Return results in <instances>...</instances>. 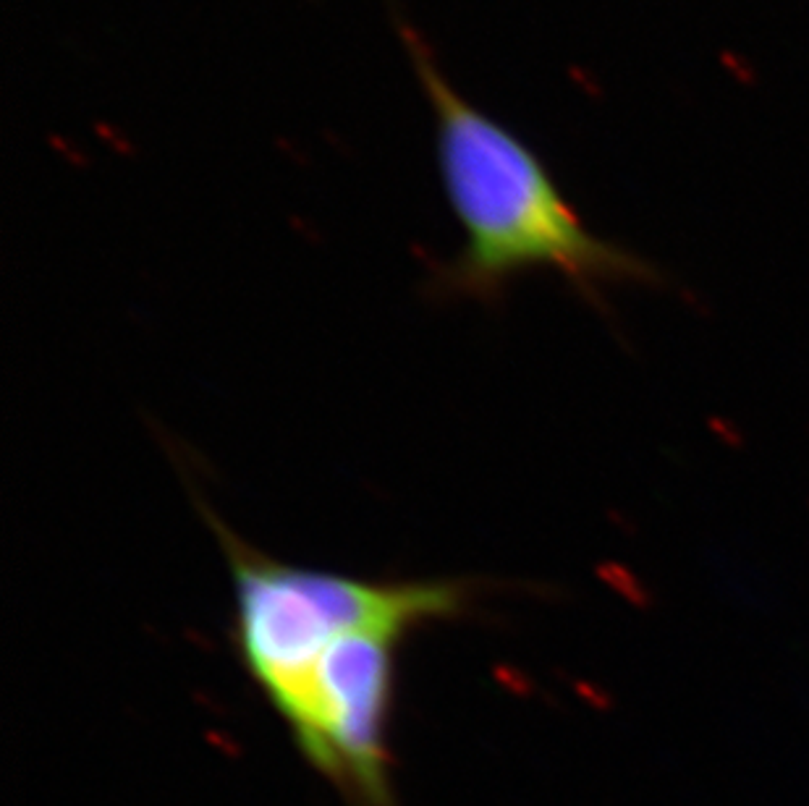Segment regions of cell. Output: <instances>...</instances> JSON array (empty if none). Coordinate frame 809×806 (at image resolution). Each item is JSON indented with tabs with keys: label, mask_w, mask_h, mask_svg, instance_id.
I'll list each match as a JSON object with an SVG mask.
<instances>
[{
	"label": "cell",
	"mask_w": 809,
	"mask_h": 806,
	"mask_svg": "<svg viewBox=\"0 0 809 806\" xmlns=\"http://www.w3.org/2000/svg\"><path fill=\"white\" fill-rule=\"evenodd\" d=\"M385 8L430 105L440 184L464 233L461 252L435 267L432 291L498 301L508 283L535 270L563 275L587 296L658 281L652 262L584 223L527 139L461 95L401 0Z\"/></svg>",
	"instance_id": "obj_1"
},
{
	"label": "cell",
	"mask_w": 809,
	"mask_h": 806,
	"mask_svg": "<svg viewBox=\"0 0 809 806\" xmlns=\"http://www.w3.org/2000/svg\"><path fill=\"white\" fill-rule=\"evenodd\" d=\"M409 634L380 623L302 631L257 681L304 759L357 806H393L388 731Z\"/></svg>",
	"instance_id": "obj_2"
}]
</instances>
